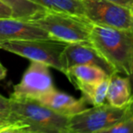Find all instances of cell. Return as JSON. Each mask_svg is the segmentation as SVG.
Masks as SVG:
<instances>
[{"label": "cell", "instance_id": "cell-1", "mask_svg": "<svg viewBox=\"0 0 133 133\" xmlns=\"http://www.w3.org/2000/svg\"><path fill=\"white\" fill-rule=\"evenodd\" d=\"M90 43L115 72L128 76L133 62V31L92 24Z\"/></svg>", "mask_w": 133, "mask_h": 133}, {"label": "cell", "instance_id": "cell-2", "mask_svg": "<svg viewBox=\"0 0 133 133\" xmlns=\"http://www.w3.org/2000/svg\"><path fill=\"white\" fill-rule=\"evenodd\" d=\"M10 101V123H16L23 130L30 131L68 133L69 117L56 113L37 101Z\"/></svg>", "mask_w": 133, "mask_h": 133}, {"label": "cell", "instance_id": "cell-3", "mask_svg": "<svg viewBox=\"0 0 133 133\" xmlns=\"http://www.w3.org/2000/svg\"><path fill=\"white\" fill-rule=\"evenodd\" d=\"M29 21L45 30L54 41L64 44H91L90 35L92 24L85 16L46 11Z\"/></svg>", "mask_w": 133, "mask_h": 133}, {"label": "cell", "instance_id": "cell-4", "mask_svg": "<svg viewBox=\"0 0 133 133\" xmlns=\"http://www.w3.org/2000/svg\"><path fill=\"white\" fill-rule=\"evenodd\" d=\"M133 114V104L114 107L109 103L92 106L69 117L68 133H97Z\"/></svg>", "mask_w": 133, "mask_h": 133}, {"label": "cell", "instance_id": "cell-5", "mask_svg": "<svg viewBox=\"0 0 133 133\" xmlns=\"http://www.w3.org/2000/svg\"><path fill=\"white\" fill-rule=\"evenodd\" d=\"M66 44L54 40H16L0 44V49L30 61L40 62L63 74L61 56Z\"/></svg>", "mask_w": 133, "mask_h": 133}, {"label": "cell", "instance_id": "cell-6", "mask_svg": "<svg viewBox=\"0 0 133 133\" xmlns=\"http://www.w3.org/2000/svg\"><path fill=\"white\" fill-rule=\"evenodd\" d=\"M84 16L94 25L133 31L132 10L109 0H82Z\"/></svg>", "mask_w": 133, "mask_h": 133}, {"label": "cell", "instance_id": "cell-7", "mask_svg": "<svg viewBox=\"0 0 133 133\" xmlns=\"http://www.w3.org/2000/svg\"><path fill=\"white\" fill-rule=\"evenodd\" d=\"M54 89L50 67L40 62L30 61L29 66L24 72L21 81L14 86L9 98L38 101Z\"/></svg>", "mask_w": 133, "mask_h": 133}, {"label": "cell", "instance_id": "cell-8", "mask_svg": "<svg viewBox=\"0 0 133 133\" xmlns=\"http://www.w3.org/2000/svg\"><path fill=\"white\" fill-rule=\"evenodd\" d=\"M61 62L63 69V74H65L67 69L75 65H92L105 71L108 75L115 74V71L110 66V63L91 44H66L62 53Z\"/></svg>", "mask_w": 133, "mask_h": 133}, {"label": "cell", "instance_id": "cell-9", "mask_svg": "<svg viewBox=\"0 0 133 133\" xmlns=\"http://www.w3.org/2000/svg\"><path fill=\"white\" fill-rule=\"evenodd\" d=\"M53 40L43 28L29 20L0 18V44L16 40Z\"/></svg>", "mask_w": 133, "mask_h": 133}, {"label": "cell", "instance_id": "cell-10", "mask_svg": "<svg viewBox=\"0 0 133 133\" xmlns=\"http://www.w3.org/2000/svg\"><path fill=\"white\" fill-rule=\"evenodd\" d=\"M37 102L48 107L61 115L71 117L87 108L88 103L83 98L76 99L56 89L41 97Z\"/></svg>", "mask_w": 133, "mask_h": 133}, {"label": "cell", "instance_id": "cell-11", "mask_svg": "<svg viewBox=\"0 0 133 133\" xmlns=\"http://www.w3.org/2000/svg\"><path fill=\"white\" fill-rule=\"evenodd\" d=\"M64 75L79 91L99 83L110 76L105 71L92 65H75L67 69Z\"/></svg>", "mask_w": 133, "mask_h": 133}, {"label": "cell", "instance_id": "cell-12", "mask_svg": "<svg viewBox=\"0 0 133 133\" xmlns=\"http://www.w3.org/2000/svg\"><path fill=\"white\" fill-rule=\"evenodd\" d=\"M106 102L118 108L133 104L128 76L121 75L117 72L110 75Z\"/></svg>", "mask_w": 133, "mask_h": 133}, {"label": "cell", "instance_id": "cell-13", "mask_svg": "<svg viewBox=\"0 0 133 133\" xmlns=\"http://www.w3.org/2000/svg\"><path fill=\"white\" fill-rule=\"evenodd\" d=\"M47 11L84 16L82 0H29Z\"/></svg>", "mask_w": 133, "mask_h": 133}, {"label": "cell", "instance_id": "cell-14", "mask_svg": "<svg viewBox=\"0 0 133 133\" xmlns=\"http://www.w3.org/2000/svg\"><path fill=\"white\" fill-rule=\"evenodd\" d=\"M12 7L14 17L23 20H33L46 12L44 8L29 0H1Z\"/></svg>", "mask_w": 133, "mask_h": 133}, {"label": "cell", "instance_id": "cell-15", "mask_svg": "<svg viewBox=\"0 0 133 133\" xmlns=\"http://www.w3.org/2000/svg\"><path fill=\"white\" fill-rule=\"evenodd\" d=\"M109 77L100 82L99 83L84 88L81 91L82 94V97L88 104L97 106L105 103L109 87Z\"/></svg>", "mask_w": 133, "mask_h": 133}, {"label": "cell", "instance_id": "cell-16", "mask_svg": "<svg viewBox=\"0 0 133 133\" xmlns=\"http://www.w3.org/2000/svg\"><path fill=\"white\" fill-rule=\"evenodd\" d=\"M97 133H133V114Z\"/></svg>", "mask_w": 133, "mask_h": 133}, {"label": "cell", "instance_id": "cell-17", "mask_svg": "<svg viewBox=\"0 0 133 133\" xmlns=\"http://www.w3.org/2000/svg\"><path fill=\"white\" fill-rule=\"evenodd\" d=\"M11 101L0 94V123H10Z\"/></svg>", "mask_w": 133, "mask_h": 133}, {"label": "cell", "instance_id": "cell-18", "mask_svg": "<svg viewBox=\"0 0 133 133\" xmlns=\"http://www.w3.org/2000/svg\"><path fill=\"white\" fill-rule=\"evenodd\" d=\"M14 17V11L12 7L6 3L0 0V18Z\"/></svg>", "mask_w": 133, "mask_h": 133}, {"label": "cell", "instance_id": "cell-19", "mask_svg": "<svg viewBox=\"0 0 133 133\" xmlns=\"http://www.w3.org/2000/svg\"><path fill=\"white\" fill-rule=\"evenodd\" d=\"M22 128L16 123H10L0 130V133H22Z\"/></svg>", "mask_w": 133, "mask_h": 133}, {"label": "cell", "instance_id": "cell-20", "mask_svg": "<svg viewBox=\"0 0 133 133\" xmlns=\"http://www.w3.org/2000/svg\"><path fill=\"white\" fill-rule=\"evenodd\" d=\"M109 1L117 4V5H122V6L128 7V8L130 9L133 7V0H109Z\"/></svg>", "mask_w": 133, "mask_h": 133}, {"label": "cell", "instance_id": "cell-21", "mask_svg": "<svg viewBox=\"0 0 133 133\" xmlns=\"http://www.w3.org/2000/svg\"><path fill=\"white\" fill-rule=\"evenodd\" d=\"M129 81H130V91H131V97H132V101H133V62L131 64V69H130V72L128 75Z\"/></svg>", "mask_w": 133, "mask_h": 133}, {"label": "cell", "instance_id": "cell-22", "mask_svg": "<svg viewBox=\"0 0 133 133\" xmlns=\"http://www.w3.org/2000/svg\"><path fill=\"white\" fill-rule=\"evenodd\" d=\"M6 74H7V70L5 66L1 63L0 62V81L4 80L6 76Z\"/></svg>", "mask_w": 133, "mask_h": 133}, {"label": "cell", "instance_id": "cell-23", "mask_svg": "<svg viewBox=\"0 0 133 133\" xmlns=\"http://www.w3.org/2000/svg\"><path fill=\"white\" fill-rule=\"evenodd\" d=\"M22 133H45V132H37V131H30V130H25L22 129Z\"/></svg>", "mask_w": 133, "mask_h": 133}, {"label": "cell", "instance_id": "cell-24", "mask_svg": "<svg viewBox=\"0 0 133 133\" xmlns=\"http://www.w3.org/2000/svg\"><path fill=\"white\" fill-rule=\"evenodd\" d=\"M131 10H132V14H133V7H132V8H131Z\"/></svg>", "mask_w": 133, "mask_h": 133}, {"label": "cell", "instance_id": "cell-25", "mask_svg": "<svg viewBox=\"0 0 133 133\" xmlns=\"http://www.w3.org/2000/svg\"><path fill=\"white\" fill-rule=\"evenodd\" d=\"M0 124H5V123H0Z\"/></svg>", "mask_w": 133, "mask_h": 133}, {"label": "cell", "instance_id": "cell-26", "mask_svg": "<svg viewBox=\"0 0 133 133\" xmlns=\"http://www.w3.org/2000/svg\"><path fill=\"white\" fill-rule=\"evenodd\" d=\"M1 125H3V124H0V126H1Z\"/></svg>", "mask_w": 133, "mask_h": 133}]
</instances>
